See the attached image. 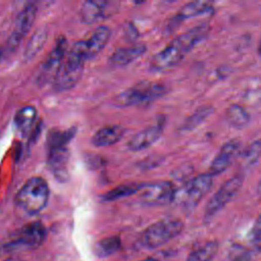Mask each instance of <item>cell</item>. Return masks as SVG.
Listing matches in <instances>:
<instances>
[{"mask_svg": "<svg viewBox=\"0 0 261 261\" xmlns=\"http://www.w3.org/2000/svg\"><path fill=\"white\" fill-rule=\"evenodd\" d=\"M209 31V23L202 22L178 35L151 58L149 68L156 72H162L173 68L193 48L207 37Z\"/></svg>", "mask_w": 261, "mask_h": 261, "instance_id": "6da1fadb", "label": "cell"}, {"mask_svg": "<svg viewBox=\"0 0 261 261\" xmlns=\"http://www.w3.org/2000/svg\"><path fill=\"white\" fill-rule=\"evenodd\" d=\"M73 129H52L47 138V162L48 166L58 180H66L68 177L69 148L68 144L73 138Z\"/></svg>", "mask_w": 261, "mask_h": 261, "instance_id": "7a4b0ae2", "label": "cell"}, {"mask_svg": "<svg viewBox=\"0 0 261 261\" xmlns=\"http://www.w3.org/2000/svg\"><path fill=\"white\" fill-rule=\"evenodd\" d=\"M86 61H88V56L85 41L75 42L68 49L64 62L52 83L53 89L56 92H64L73 88L83 74Z\"/></svg>", "mask_w": 261, "mask_h": 261, "instance_id": "3957f363", "label": "cell"}, {"mask_svg": "<svg viewBox=\"0 0 261 261\" xmlns=\"http://www.w3.org/2000/svg\"><path fill=\"white\" fill-rule=\"evenodd\" d=\"M49 197L48 182L41 176H33L28 178L16 193L15 203L29 215H36L45 209Z\"/></svg>", "mask_w": 261, "mask_h": 261, "instance_id": "277c9868", "label": "cell"}, {"mask_svg": "<svg viewBox=\"0 0 261 261\" xmlns=\"http://www.w3.org/2000/svg\"><path fill=\"white\" fill-rule=\"evenodd\" d=\"M166 91L167 88L162 83L143 81L117 94L113 98V104L117 107L148 105L164 96Z\"/></svg>", "mask_w": 261, "mask_h": 261, "instance_id": "5b68a950", "label": "cell"}, {"mask_svg": "<svg viewBox=\"0 0 261 261\" xmlns=\"http://www.w3.org/2000/svg\"><path fill=\"white\" fill-rule=\"evenodd\" d=\"M184 223L177 218L161 219L148 226L141 236V244L147 249L163 246L176 238L182 230Z\"/></svg>", "mask_w": 261, "mask_h": 261, "instance_id": "8992f818", "label": "cell"}, {"mask_svg": "<svg viewBox=\"0 0 261 261\" xmlns=\"http://www.w3.org/2000/svg\"><path fill=\"white\" fill-rule=\"evenodd\" d=\"M210 173H201L190 179L182 188L176 189L174 202H179L186 209L195 208L210 192L214 179Z\"/></svg>", "mask_w": 261, "mask_h": 261, "instance_id": "52a82bcc", "label": "cell"}, {"mask_svg": "<svg viewBox=\"0 0 261 261\" xmlns=\"http://www.w3.org/2000/svg\"><path fill=\"white\" fill-rule=\"evenodd\" d=\"M46 234V227L42 222H30L14 231L3 248L9 252L15 250L36 249L44 243Z\"/></svg>", "mask_w": 261, "mask_h": 261, "instance_id": "ba28073f", "label": "cell"}, {"mask_svg": "<svg viewBox=\"0 0 261 261\" xmlns=\"http://www.w3.org/2000/svg\"><path fill=\"white\" fill-rule=\"evenodd\" d=\"M243 182L244 177L242 175H234L222 184V186L212 195V197L207 202L204 210V219L206 221L212 219L229 202H231L241 191Z\"/></svg>", "mask_w": 261, "mask_h": 261, "instance_id": "9c48e42d", "label": "cell"}, {"mask_svg": "<svg viewBox=\"0 0 261 261\" xmlns=\"http://www.w3.org/2000/svg\"><path fill=\"white\" fill-rule=\"evenodd\" d=\"M67 41L63 36H60L52 50L47 55V58L41 64L39 72L37 74L38 83L44 85L48 83H53L57 76L64 59L67 54Z\"/></svg>", "mask_w": 261, "mask_h": 261, "instance_id": "30bf717a", "label": "cell"}, {"mask_svg": "<svg viewBox=\"0 0 261 261\" xmlns=\"http://www.w3.org/2000/svg\"><path fill=\"white\" fill-rule=\"evenodd\" d=\"M37 11H38L37 4L32 2L27 4L18 13L14 21L12 32L7 40L5 50L8 53H11L12 51H14L22 42V40L27 37V35L31 31L35 22Z\"/></svg>", "mask_w": 261, "mask_h": 261, "instance_id": "8fae6325", "label": "cell"}, {"mask_svg": "<svg viewBox=\"0 0 261 261\" xmlns=\"http://www.w3.org/2000/svg\"><path fill=\"white\" fill-rule=\"evenodd\" d=\"M176 187L170 180H160L145 184L141 193V200L150 206L165 205L174 202Z\"/></svg>", "mask_w": 261, "mask_h": 261, "instance_id": "7c38bea8", "label": "cell"}, {"mask_svg": "<svg viewBox=\"0 0 261 261\" xmlns=\"http://www.w3.org/2000/svg\"><path fill=\"white\" fill-rule=\"evenodd\" d=\"M118 6L112 1H85L80 7V17L84 23L94 24L115 13Z\"/></svg>", "mask_w": 261, "mask_h": 261, "instance_id": "4fadbf2b", "label": "cell"}, {"mask_svg": "<svg viewBox=\"0 0 261 261\" xmlns=\"http://www.w3.org/2000/svg\"><path fill=\"white\" fill-rule=\"evenodd\" d=\"M164 119L159 118L153 124L145 127L136 135H134L127 142L128 150L133 152H139L148 149L154 145L162 136L164 129Z\"/></svg>", "mask_w": 261, "mask_h": 261, "instance_id": "5bb4252c", "label": "cell"}, {"mask_svg": "<svg viewBox=\"0 0 261 261\" xmlns=\"http://www.w3.org/2000/svg\"><path fill=\"white\" fill-rule=\"evenodd\" d=\"M240 147L241 143L236 139L224 143L212 159L208 169V173L213 176L223 173L233 162L236 156L240 151Z\"/></svg>", "mask_w": 261, "mask_h": 261, "instance_id": "9a60e30c", "label": "cell"}, {"mask_svg": "<svg viewBox=\"0 0 261 261\" xmlns=\"http://www.w3.org/2000/svg\"><path fill=\"white\" fill-rule=\"evenodd\" d=\"M213 4L208 1H192L185 4L171 18L168 24L171 29L176 28L182 21L212 12Z\"/></svg>", "mask_w": 261, "mask_h": 261, "instance_id": "2e32d148", "label": "cell"}, {"mask_svg": "<svg viewBox=\"0 0 261 261\" xmlns=\"http://www.w3.org/2000/svg\"><path fill=\"white\" fill-rule=\"evenodd\" d=\"M147 51L144 44H135L127 47L117 48L109 56L108 62L113 67H124L138 60Z\"/></svg>", "mask_w": 261, "mask_h": 261, "instance_id": "e0dca14e", "label": "cell"}, {"mask_svg": "<svg viewBox=\"0 0 261 261\" xmlns=\"http://www.w3.org/2000/svg\"><path fill=\"white\" fill-rule=\"evenodd\" d=\"M124 132V127L119 124L105 125L93 135L91 143L96 147H109L119 142L122 139Z\"/></svg>", "mask_w": 261, "mask_h": 261, "instance_id": "ac0fdd59", "label": "cell"}, {"mask_svg": "<svg viewBox=\"0 0 261 261\" xmlns=\"http://www.w3.org/2000/svg\"><path fill=\"white\" fill-rule=\"evenodd\" d=\"M111 36V30L106 25H99L85 41L88 60L96 57L106 46Z\"/></svg>", "mask_w": 261, "mask_h": 261, "instance_id": "d6986e66", "label": "cell"}, {"mask_svg": "<svg viewBox=\"0 0 261 261\" xmlns=\"http://www.w3.org/2000/svg\"><path fill=\"white\" fill-rule=\"evenodd\" d=\"M38 120V112L34 106H23L14 115V124L22 135L33 132Z\"/></svg>", "mask_w": 261, "mask_h": 261, "instance_id": "ffe728a7", "label": "cell"}, {"mask_svg": "<svg viewBox=\"0 0 261 261\" xmlns=\"http://www.w3.org/2000/svg\"><path fill=\"white\" fill-rule=\"evenodd\" d=\"M145 184L146 182H129V184L120 185L103 194L101 196V199L104 202H112L125 197H129L132 195L140 193L144 188Z\"/></svg>", "mask_w": 261, "mask_h": 261, "instance_id": "44dd1931", "label": "cell"}, {"mask_svg": "<svg viewBox=\"0 0 261 261\" xmlns=\"http://www.w3.org/2000/svg\"><path fill=\"white\" fill-rule=\"evenodd\" d=\"M228 123L236 128H243L250 122L249 112L240 104H231L225 111Z\"/></svg>", "mask_w": 261, "mask_h": 261, "instance_id": "7402d4cb", "label": "cell"}, {"mask_svg": "<svg viewBox=\"0 0 261 261\" xmlns=\"http://www.w3.org/2000/svg\"><path fill=\"white\" fill-rule=\"evenodd\" d=\"M218 242L209 241L193 250L188 256V261H211L218 251Z\"/></svg>", "mask_w": 261, "mask_h": 261, "instance_id": "603a6c76", "label": "cell"}, {"mask_svg": "<svg viewBox=\"0 0 261 261\" xmlns=\"http://www.w3.org/2000/svg\"><path fill=\"white\" fill-rule=\"evenodd\" d=\"M213 112L211 106H201L190 115L182 124L181 129L185 132H191L200 126Z\"/></svg>", "mask_w": 261, "mask_h": 261, "instance_id": "cb8c5ba5", "label": "cell"}, {"mask_svg": "<svg viewBox=\"0 0 261 261\" xmlns=\"http://www.w3.org/2000/svg\"><path fill=\"white\" fill-rule=\"evenodd\" d=\"M47 39V32L45 29H39L32 35L29 40V43L24 49V58L32 59L34 58L43 48Z\"/></svg>", "mask_w": 261, "mask_h": 261, "instance_id": "d4e9b609", "label": "cell"}, {"mask_svg": "<svg viewBox=\"0 0 261 261\" xmlns=\"http://www.w3.org/2000/svg\"><path fill=\"white\" fill-rule=\"evenodd\" d=\"M121 247L120 238L117 236H112L101 240L95 248V252L99 257H108L119 251Z\"/></svg>", "mask_w": 261, "mask_h": 261, "instance_id": "484cf974", "label": "cell"}, {"mask_svg": "<svg viewBox=\"0 0 261 261\" xmlns=\"http://www.w3.org/2000/svg\"><path fill=\"white\" fill-rule=\"evenodd\" d=\"M261 157V139L249 144L241 153V162L245 167L252 166Z\"/></svg>", "mask_w": 261, "mask_h": 261, "instance_id": "4316f807", "label": "cell"}, {"mask_svg": "<svg viewBox=\"0 0 261 261\" xmlns=\"http://www.w3.org/2000/svg\"><path fill=\"white\" fill-rule=\"evenodd\" d=\"M251 260H252V254L247 248L238 244L230 248V251L228 254V261H251Z\"/></svg>", "mask_w": 261, "mask_h": 261, "instance_id": "83f0119b", "label": "cell"}, {"mask_svg": "<svg viewBox=\"0 0 261 261\" xmlns=\"http://www.w3.org/2000/svg\"><path fill=\"white\" fill-rule=\"evenodd\" d=\"M251 242L254 249L258 252L261 251V214L256 219L252 232H251Z\"/></svg>", "mask_w": 261, "mask_h": 261, "instance_id": "f1b7e54d", "label": "cell"}, {"mask_svg": "<svg viewBox=\"0 0 261 261\" xmlns=\"http://www.w3.org/2000/svg\"><path fill=\"white\" fill-rule=\"evenodd\" d=\"M4 261H22V260L20 258H18V257H9V258L5 259Z\"/></svg>", "mask_w": 261, "mask_h": 261, "instance_id": "f546056e", "label": "cell"}, {"mask_svg": "<svg viewBox=\"0 0 261 261\" xmlns=\"http://www.w3.org/2000/svg\"><path fill=\"white\" fill-rule=\"evenodd\" d=\"M141 261H159V260L156 259V258H154V257H148V258L143 259V260H141Z\"/></svg>", "mask_w": 261, "mask_h": 261, "instance_id": "4dcf8cb0", "label": "cell"}, {"mask_svg": "<svg viewBox=\"0 0 261 261\" xmlns=\"http://www.w3.org/2000/svg\"><path fill=\"white\" fill-rule=\"evenodd\" d=\"M257 193H258V195L261 196V179L259 180L258 186H257Z\"/></svg>", "mask_w": 261, "mask_h": 261, "instance_id": "1f68e13d", "label": "cell"}, {"mask_svg": "<svg viewBox=\"0 0 261 261\" xmlns=\"http://www.w3.org/2000/svg\"><path fill=\"white\" fill-rule=\"evenodd\" d=\"M258 53H259V55H260V57H261V40H260L259 47H258Z\"/></svg>", "mask_w": 261, "mask_h": 261, "instance_id": "d6a6232c", "label": "cell"}, {"mask_svg": "<svg viewBox=\"0 0 261 261\" xmlns=\"http://www.w3.org/2000/svg\"><path fill=\"white\" fill-rule=\"evenodd\" d=\"M2 55H3V49L0 47V59H1V57H2Z\"/></svg>", "mask_w": 261, "mask_h": 261, "instance_id": "836d02e7", "label": "cell"}]
</instances>
